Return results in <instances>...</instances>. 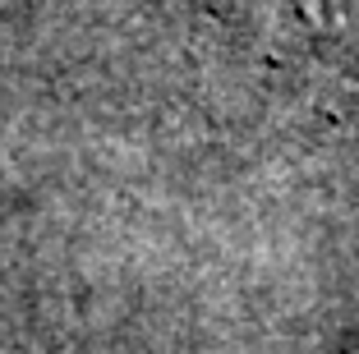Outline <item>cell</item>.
<instances>
[{
  "label": "cell",
  "instance_id": "6da1fadb",
  "mask_svg": "<svg viewBox=\"0 0 359 354\" xmlns=\"http://www.w3.org/2000/svg\"><path fill=\"white\" fill-rule=\"evenodd\" d=\"M235 5H244L254 19H267V23H295L304 0H235Z\"/></svg>",
  "mask_w": 359,
  "mask_h": 354
}]
</instances>
